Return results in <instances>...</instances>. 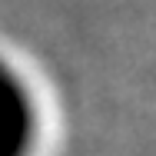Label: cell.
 I'll list each match as a JSON object with an SVG mask.
<instances>
[{
  "label": "cell",
  "instance_id": "obj_1",
  "mask_svg": "<svg viewBox=\"0 0 156 156\" xmlns=\"http://www.w3.org/2000/svg\"><path fill=\"white\" fill-rule=\"evenodd\" d=\"M37 113L30 90L13 73V66L0 60V156H30Z\"/></svg>",
  "mask_w": 156,
  "mask_h": 156
}]
</instances>
